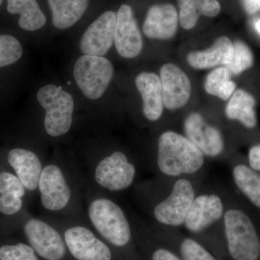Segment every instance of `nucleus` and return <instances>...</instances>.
Returning <instances> with one entry per match:
<instances>
[{
	"label": "nucleus",
	"instance_id": "1",
	"mask_svg": "<svg viewBox=\"0 0 260 260\" xmlns=\"http://www.w3.org/2000/svg\"><path fill=\"white\" fill-rule=\"evenodd\" d=\"M203 186V177L167 179L155 177L133 188L140 209L155 225L183 226L193 200Z\"/></svg>",
	"mask_w": 260,
	"mask_h": 260
},
{
	"label": "nucleus",
	"instance_id": "2",
	"mask_svg": "<svg viewBox=\"0 0 260 260\" xmlns=\"http://www.w3.org/2000/svg\"><path fill=\"white\" fill-rule=\"evenodd\" d=\"M85 182L76 162L58 158L46 161L37 194L44 214L87 222L83 202Z\"/></svg>",
	"mask_w": 260,
	"mask_h": 260
},
{
	"label": "nucleus",
	"instance_id": "3",
	"mask_svg": "<svg viewBox=\"0 0 260 260\" xmlns=\"http://www.w3.org/2000/svg\"><path fill=\"white\" fill-rule=\"evenodd\" d=\"M83 202L87 222L101 239L117 249L129 245L135 233L133 214L114 194L98 190L85 181Z\"/></svg>",
	"mask_w": 260,
	"mask_h": 260
},
{
	"label": "nucleus",
	"instance_id": "4",
	"mask_svg": "<svg viewBox=\"0 0 260 260\" xmlns=\"http://www.w3.org/2000/svg\"><path fill=\"white\" fill-rule=\"evenodd\" d=\"M223 235L233 260L260 259V215L239 194L225 188Z\"/></svg>",
	"mask_w": 260,
	"mask_h": 260
},
{
	"label": "nucleus",
	"instance_id": "5",
	"mask_svg": "<svg viewBox=\"0 0 260 260\" xmlns=\"http://www.w3.org/2000/svg\"><path fill=\"white\" fill-rule=\"evenodd\" d=\"M206 159L185 135L169 130L159 136L155 155L147 167L159 178L203 177Z\"/></svg>",
	"mask_w": 260,
	"mask_h": 260
},
{
	"label": "nucleus",
	"instance_id": "6",
	"mask_svg": "<svg viewBox=\"0 0 260 260\" xmlns=\"http://www.w3.org/2000/svg\"><path fill=\"white\" fill-rule=\"evenodd\" d=\"M83 164L85 172H82L89 185L111 194L133 189L145 166L121 149L92 155Z\"/></svg>",
	"mask_w": 260,
	"mask_h": 260
},
{
	"label": "nucleus",
	"instance_id": "7",
	"mask_svg": "<svg viewBox=\"0 0 260 260\" xmlns=\"http://www.w3.org/2000/svg\"><path fill=\"white\" fill-rule=\"evenodd\" d=\"M61 232L70 254L76 260H112L110 247L87 222L43 214Z\"/></svg>",
	"mask_w": 260,
	"mask_h": 260
},
{
	"label": "nucleus",
	"instance_id": "8",
	"mask_svg": "<svg viewBox=\"0 0 260 260\" xmlns=\"http://www.w3.org/2000/svg\"><path fill=\"white\" fill-rule=\"evenodd\" d=\"M225 210V187L203 186L193 200L183 226L194 235H201L216 228L223 230Z\"/></svg>",
	"mask_w": 260,
	"mask_h": 260
},
{
	"label": "nucleus",
	"instance_id": "9",
	"mask_svg": "<svg viewBox=\"0 0 260 260\" xmlns=\"http://www.w3.org/2000/svg\"><path fill=\"white\" fill-rule=\"evenodd\" d=\"M37 100L45 111L44 126L46 133L52 138L68 134L74 116L73 98L61 87L49 84L37 92Z\"/></svg>",
	"mask_w": 260,
	"mask_h": 260
},
{
	"label": "nucleus",
	"instance_id": "10",
	"mask_svg": "<svg viewBox=\"0 0 260 260\" xmlns=\"http://www.w3.org/2000/svg\"><path fill=\"white\" fill-rule=\"evenodd\" d=\"M28 199L21 181L0 156V218L8 229H20L30 215Z\"/></svg>",
	"mask_w": 260,
	"mask_h": 260
},
{
	"label": "nucleus",
	"instance_id": "11",
	"mask_svg": "<svg viewBox=\"0 0 260 260\" xmlns=\"http://www.w3.org/2000/svg\"><path fill=\"white\" fill-rule=\"evenodd\" d=\"M37 255L45 260H63L67 248L59 229L43 217L27 216L20 227Z\"/></svg>",
	"mask_w": 260,
	"mask_h": 260
},
{
	"label": "nucleus",
	"instance_id": "12",
	"mask_svg": "<svg viewBox=\"0 0 260 260\" xmlns=\"http://www.w3.org/2000/svg\"><path fill=\"white\" fill-rule=\"evenodd\" d=\"M73 74L80 90L90 100L104 95L114 75V67L104 56L84 55L75 63Z\"/></svg>",
	"mask_w": 260,
	"mask_h": 260
},
{
	"label": "nucleus",
	"instance_id": "13",
	"mask_svg": "<svg viewBox=\"0 0 260 260\" xmlns=\"http://www.w3.org/2000/svg\"><path fill=\"white\" fill-rule=\"evenodd\" d=\"M184 135L207 158L229 160L233 156L227 149L221 130L198 112H191L184 121ZM226 161V162H227Z\"/></svg>",
	"mask_w": 260,
	"mask_h": 260
},
{
	"label": "nucleus",
	"instance_id": "14",
	"mask_svg": "<svg viewBox=\"0 0 260 260\" xmlns=\"http://www.w3.org/2000/svg\"><path fill=\"white\" fill-rule=\"evenodd\" d=\"M0 156L21 181L29 198L35 197L46 161L35 150L23 146L8 148Z\"/></svg>",
	"mask_w": 260,
	"mask_h": 260
},
{
	"label": "nucleus",
	"instance_id": "15",
	"mask_svg": "<svg viewBox=\"0 0 260 260\" xmlns=\"http://www.w3.org/2000/svg\"><path fill=\"white\" fill-rule=\"evenodd\" d=\"M116 14L113 11L103 13L90 24L80 42V49L85 55L104 56L114 42Z\"/></svg>",
	"mask_w": 260,
	"mask_h": 260
},
{
	"label": "nucleus",
	"instance_id": "16",
	"mask_svg": "<svg viewBox=\"0 0 260 260\" xmlns=\"http://www.w3.org/2000/svg\"><path fill=\"white\" fill-rule=\"evenodd\" d=\"M114 44L119 55L126 59L136 57L143 49V39L129 5L120 7L116 14Z\"/></svg>",
	"mask_w": 260,
	"mask_h": 260
},
{
	"label": "nucleus",
	"instance_id": "17",
	"mask_svg": "<svg viewBox=\"0 0 260 260\" xmlns=\"http://www.w3.org/2000/svg\"><path fill=\"white\" fill-rule=\"evenodd\" d=\"M160 80L164 107L173 111L187 104L191 95V83L180 68L175 64H164L160 69Z\"/></svg>",
	"mask_w": 260,
	"mask_h": 260
},
{
	"label": "nucleus",
	"instance_id": "18",
	"mask_svg": "<svg viewBox=\"0 0 260 260\" xmlns=\"http://www.w3.org/2000/svg\"><path fill=\"white\" fill-rule=\"evenodd\" d=\"M227 162L239 195L260 215V174L251 169L244 155L236 153Z\"/></svg>",
	"mask_w": 260,
	"mask_h": 260
},
{
	"label": "nucleus",
	"instance_id": "19",
	"mask_svg": "<svg viewBox=\"0 0 260 260\" xmlns=\"http://www.w3.org/2000/svg\"><path fill=\"white\" fill-rule=\"evenodd\" d=\"M135 84L143 99V116L149 121H158L164 107L160 78L155 73L143 72L136 77Z\"/></svg>",
	"mask_w": 260,
	"mask_h": 260
},
{
	"label": "nucleus",
	"instance_id": "20",
	"mask_svg": "<svg viewBox=\"0 0 260 260\" xmlns=\"http://www.w3.org/2000/svg\"><path fill=\"white\" fill-rule=\"evenodd\" d=\"M178 14L172 5H154L143 23V32L154 39H172L177 30Z\"/></svg>",
	"mask_w": 260,
	"mask_h": 260
},
{
	"label": "nucleus",
	"instance_id": "21",
	"mask_svg": "<svg viewBox=\"0 0 260 260\" xmlns=\"http://www.w3.org/2000/svg\"><path fill=\"white\" fill-rule=\"evenodd\" d=\"M234 44L226 37L218 38L210 49L189 53L187 61L196 69H208L218 65L226 66L232 59Z\"/></svg>",
	"mask_w": 260,
	"mask_h": 260
},
{
	"label": "nucleus",
	"instance_id": "22",
	"mask_svg": "<svg viewBox=\"0 0 260 260\" xmlns=\"http://www.w3.org/2000/svg\"><path fill=\"white\" fill-rule=\"evenodd\" d=\"M255 105V99L250 93L239 89L233 93L225 107V116L229 120L239 122L246 129H254L257 126Z\"/></svg>",
	"mask_w": 260,
	"mask_h": 260
},
{
	"label": "nucleus",
	"instance_id": "23",
	"mask_svg": "<svg viewBox=\"0 0 260 260\" xmlns=\"http://www.w3.org/2000/svg\"><path fill=\"white\" fill-rule=\"evenodd\" d=\"M52 13V22L58 29L75 25L86 11L89 0H48Z\"/></svg>",
	"mask_w": 260,
	"mask_h": 260
},
{
	"label": "nucleus",
	"instance_id": "24",
	"mask_svg": "<svg viewBox=\"0 0 260 260\" xmlns=\"http://www.w3.org/2000/svg\"><path fill=\"white\" fill-rule=\"evenodd\" d=\"M7 10L13 15H19L18 25L26 31H35L47 23L45 15L37 0H7Z\"/></svg>",
	"mask_w": 260,
	"mask_h": 260
},
{
	"label": "nucleus",
	"instance_id": "25",
	"mask_svg": "<svg viewBox=\"0 0 260 260\" xmlns=\"http://www.w3.org/2000/svg\"><path fill=\"white\" fill-rule=\"evenodd\" d=\"M230 78L231 73L226 67L213 70L205 80V90L207 93L220 98L222 100H228L236 89V84Z\"/></svg>",
	"mask_w": 260,
	"mask_h": 260
},
{
	"label": "nucleus",
	"instance_id": "26",
	"mask_svg": "<svg viewBox=\"0 0 260 260\" xmlns=\"http://www.w3.org/2000/svg\"><path fill=\"white\" fill-rule=\"evenodd\" d=\"M23 52L18 39L8 34H0V68L16 63L22 57Z\"/></svg>",
	"mask_w": 260,
	"mask_h": 260
},
{
	"label": "nucleus",
	"instance_id": "27",
	"mask_svg": "<svg viewBox=\"0 0 260 260\" xmlns=\"http://www.w3.org/2000/svg\"><path fill=\"white\" fill-rule=\"evenodd\" d=\"M234 52L226 68L231 74L239 75L249 69L254 63V56L245 43L237 41L234 43Z\"/></svg>",
	"mask_w": 260,
	"mask_h": 260
},
{
	"label": "nucleus",
	"instance_id": "28",
	"mask_svg": "<svg viewBox=\"0 0 260 260\" xmlns=\"http://www.w3.org/2000/svg\"><path fill=\"white\" fill-rule=\"evenodd\" d=\"M179 252L182 260H217L206 248L192 238L181 239Z\"/></svg>",
	"mask_w": 260,
	"mask_h": 260
},
{
	"label": "nucleus",
	"instance_id": "29",
	"mask_svg": "<svg viewBox=\"0 0 260 260\" xmlns=\"http://www.w3.org/2000/svg\"><path fill=\"white\" fill-rule=\"evenodd\" d=\"M0 260H40L36 251L25 243L0 246Z\"/></svg>",
	"mask_w": 260,
	"mask_h": 260
},
{
	"label": "nucleus",
	"instance_id": "30",
	"mask_svg": "<svg viewBox=\"0 0 260 260\" xmlns=\"http://www.w3.org/2000/svg\"><path fill=\"white\" fill-rule=\"evenodd\" d=\"M179 9V21L181 27L186 30L194 28L200 17L197 0H178Z\"/></svg>",
	"mask_w": 260,
	"mask_h": 260
},
{
	"label": "nucleus",
	"instance_id": "31",
	"mask_svg": "<svg viewBox=\"0 0 260 260\" xmlns=\"http://www.w3.org/2000/svg\"><path fill=\"white\" fill-rule=\"evenodd\" d=\"M200 14L207 17H215L220 11V5L218 0H197Z\"/></svg>",
	"mask_w": 260,
	"mask_h": 260
},
{
	"label": "nucleus",
	"instance_id": "32",
	"mask_svg": "<svg viewBox=\"0 0 260 260\" xmlns=\"http://www.w3.org/2000/svg\"><path fill=\"white\" fill-rule=\"evenodd\" d=\"M246 158L251 169L260 174V143L251 145Z\"/></svg>",
	"mask_w": 260,
	"mask_h": 260
},
{
	"label": "nucleus",
	"instance_id": "33",
	"mask_svg": "<svg viewBox=\"0 0 260 260\" xmlns=\"http://www.w3.org/2000/svg\"><path fill=\"white\" fill-rule=\"evenodd\" d=\"M150 260H182L169 249L158 248L154 250Z\"/></svg>",
	"mask_w": 260,
	"mask_h": 260
},
{
	"label": "nucleus",
	"instance_id": "34",
	"mask_svg": "<svg viewBox=\"0 0 260 260\" xmlns=\"http://www.w3.org/2000/svg\"><path fill=\"white\" fill-rule=\"evenodd\" d=\"M242 4L248 14H255L260 10V0H242Z\"/></svg>",
	"mask_w": 260,
	"mask_h": 260
},
{
	"label": "nucleus",
	"instance_id": "35",
	"mask_svg": "<svg viewBox=\"0 0 260 260\" xmlns=\"http://www.w3.org/2000/svg\"><path fill=\"white\" fill-rule=\"evenodd\" d=\"M254 25L256 31L259 32V34H260V19H257V20H255V22H254Z\"/></svg>",
	"mask_w": 260,
	"mask_h": 260
},
{
	"label": "nucleus",
	"instance_id": "36",
	"mask_svg": "<svg viewBox=\"0 0 260 260\" xmlns=\"http://www.w3.org/2000/svg\"><path fill=\"white\" fill-rule=\"evenodd\" d=\"M5 230H9L7 227V225H5L4 221L2 220V218H0V231H5Z\"/></svg>",
	"mask_w": 260,
	"mask_h": 260
},
{
	"label": "nucleus",
	"instance_id": "37",
	"mask_svg": "<svg viewBox=\"0 0 260 260\" xmlns=\"http://www.w3.org/2000/svg\"><path fill=\"white\" fill-rule=\"evenodd\" d=\"M3 1H4V0H0V7H1L2 4H3Z\"/></svg>",
	"mask_w": 260,
	"mask_h": 260
}]
</instances>
